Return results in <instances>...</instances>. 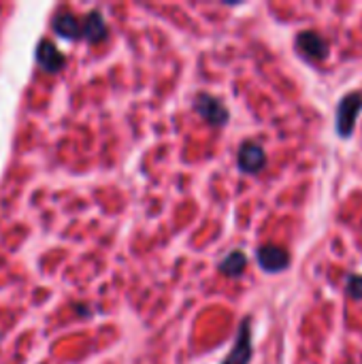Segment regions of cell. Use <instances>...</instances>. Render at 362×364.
Masks as SVG:
<instances>
[{"label": "cell", "instance_id": "1", "mask_svg": "<svg viewBox=\"0 0 362 364\" xmlns=\"http://www.w3.org/2000/svg\"><path fill=\"white\" fill-rule=\"evenodd\" d=\"M362 113V90H352L348 92L339 102H337V111H335V128L337 134L346 141L354 134L356 130V122Z\"/></svg>", "mask_w": 362, "mask_h": 364}, {"label": "cell", "instance_id": "2", "mask_svg": "<svg viewBox=\"0 0 362 364\" xmlns=\"http://www.w3.org/2000/svg\"><path fill=\"white\" fill-rule=\"evenodd\" d=\"M294 47H297L299 55H303L307 62H314V64L324 62L329 58V53H331L329 41L320 32H316V30L299 32L297 38H294Z\"/></svg>", "mask_w": 362, "mask_h": 364}, {"label": "cell", "instance_id": "3", "mask_svg": "<svg viewBox=\"0 0 362 364\" xmlns=\"http://www.w3.org/2000/svg\"><path fill=\"white\" fill-rule=\"evenodd\" d=\"M252 354H254V346H252V318H245L239 324V331H237L235 346H233L230 354L226 356V360L222 364H250L252 363Z\"/></svg>", "mask_w": 362, "mask_h": 364}, {"label": "cell", "instance_id": "4", "mask_svg": "<svg viewBox=\"0 0 362 364\" xmlns=\"http://www.w3.org/2000/svg\"><path fill=\"white\" fill-rule=\"evenodd\" d=\"M194 109H196V113L203 117V119H207V124H211V126H224L226 122H228V109L222 105V100L220 98H215V96H211V94H207V92H201V94H196V98H194Z\"/></svg>", "mask_w": 362, "mask_h": 364}, {"label": "cell", "instance_id": "5", "mask_svg": "<svg viewBox=\"0 0 362 364\" xmlns=\"http://www.w3.org/2000/svg\"><path fill=\"white\" fill-rule=\"evenodd\" d=\"M256 260L265 273H282L290 267L288 250H284L282 245H275V243L260 245L256 252Z\"/></svg>", "mask_w": 362, "mask_h": 364}, {"label": "cell", "instance_id": "6", "mask_svg": "<svg viewBox=\"0 0 362 364\" xmlns=\"http://www.w3.org/2000/svg\"><path fill=\"white\" fill-rule=\"evenodd\" d=\"M237 164H239V168H241L243 173H247V175L260 173V171L267 166V154H265L262 145L256 143V141H245V143L239 147Z\"/></svg>", "mask_w": 362, "mask_h": 364}, {"label": "cell", "instance_id": "7", "mask_svg": "<svg viewBox=\"0 0 362 364\" xmlns=\"http://www.w3.org/2000/svg\"><path fill=\"white\" fill-rule=\"evenodd\" d=\"M36 62L41 64L43 70H47V73H58V70L64 68L66 58L62 55V51H60L51 41L43 38V41L38 43V47H36Z\"/></svg>", "mask_w": 362, "mask_h": 364}, {"label": "cell", "instance_id": "8", "mask_svg": "<svg viewBox=\"0 0 362 364\" xmlns=\"http://www.w3.org/2000/svg\"><path fill=\"white\" fill-rule=\"evenodd\" d=\"M51 28L58 36L66 38V41H77L81 38V21L73 15V13H58L51 21Z\"/></svg>", "mask_w": 362, "mask_h": 364}, {"label": "cell", "instance_id": "9", "mask_svg": "<svg viewBox=\"0 0 362 364\" xmlns=\"http://www.w3.org/2000/svg\"><path fill=\"white\" fill-rule=\"evenodd\" d=\"M107 34V23L100 11H90L85 19L81 21V38H87V43H98Z\"/></svg>", "mask_w": 362, "mask_h": 364}, {"label": "cell", "instance_id": "10", "mask_svg": "<svg viewBox=\"0 0 362 364\" xmlns=\"http://www.w3.org/2000/svg\"><path fill=\"white\" fill-rule=\"evenodd\" d=\"M247 267V256L241 250L230 252L222 262H220V273H224L226 277H239Z\"/></svg>", "mask_w": 362, "mask_h": 364}, {"label": "cell", "instance_id": "11", "mask_svg": "<svg viewBox=\"0 0 362 364\" xmlns=\"http://www.w3.org/2000/svg\"><path fill=\"white\" fill-rule=\"evenodd\" d=\"M346 292L352 301H362V275H348Z\"/></svg>", "mask_w": 362, "mask_h": 364}]
</instances>
